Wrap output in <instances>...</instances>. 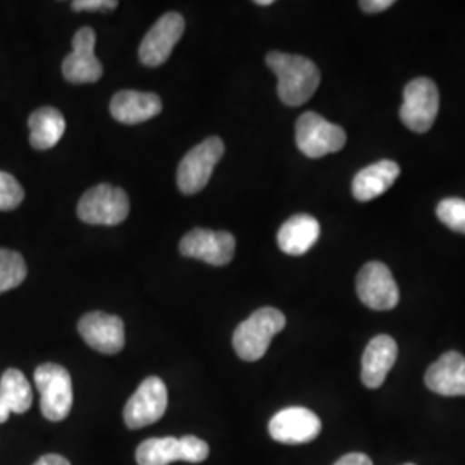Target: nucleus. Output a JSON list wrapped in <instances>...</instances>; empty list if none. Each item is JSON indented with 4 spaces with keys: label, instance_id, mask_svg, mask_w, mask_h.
I'll list each match as a JSON object with an SVG mask.
<instances>
[{
    "label": "nucleus",
    "instance_id": "7",
    "mask_svg": "<svg viewBox=\"0 0 465 465\" xmlns=\"http://www.w3.org/2000/svg\"><path fill=\"white\" fill-rule=\"evenodd\" d=\"M440 111L438 86L430 78H416L403 90V104L400 107V119L403 124L416 132L426 134L434 124Z\"/></svg>",
    "mask_w": 465,
    "mask_h": 465
},
{
    "label": "nucleus",
    "instance_id": "2",
    "mask_svg": "<svg viewBox=\"0 0 465 465\" xmlns=\"http://www.w3.org/2000/svg\"><path fill=\"white\" fill-rule=\"evenodd\" d=\"M286 326V317L274 307H262L243 321L232 334V349L247 362L261 361L272 338Z\"/></svg>",
    "mask_w": 465,
    "mask_h": 465
},
{
    "label": "nucleus",
    "instance_id": "31",
    "mask_svg": "<svg viewBox=\"0 0 465 465\" xmlns=\"http://www.w3.org/2000/svg\"><path fill=\"white\" fill-rule=\"evenodd\" d=\"M257 5H272V0H257Z\"/></svg>",
    "mask_w": 465,
    "mask_h": 465
},
{
    "label": "nucleus",
    "instance_id": "12",
    "mask_svg": "<svg viewBox=\"0 0 465 465\" xmlns=\"http://www.w3.org/2000/svg\"><path fill=\"white\" fill-rule=\"evenodd\" d=\"M184 32V19L178 13H167L155 21L140 44V61L145 66L164 64Z\"/></svg>",
    "mask_w": 465,
    "mask_h": 465
},
{
    "label": "nucleus",
    "instance_id": "8",
    "mask_svg": "<svg viewBox=\"0 0 465 465\" xmlns=\"http://www.w3.org/2000/svg\"><path fill=\"white\" fill-rule=\"evenodd\" d=\"M361 302L372 311H391L399 305L400 290L391 271L382 262H367L357 276Z\"/></svg>",
    "mask_w": 465,
    "mask_h": 465
},
{
    "label": "nucleus",
    "instance_id": "22",
    "mask_svg": "<svg viewBox=\"0 0 465 465\" xmlns=\"http://www.w3.org/2000/svg\"><path fill=\"white\" fill-rule=\"evenodd\" d=\"M183 460L180 438H149L136 449L138 465H169Z\"/></svg>",
    "mask_w": 465,
    "mask_h": 465
},
{
    "label": "nucleus",
    "instance_id": "21",
    "mask_svg": "<svg viewBox=\"0 0 465 465\" xmlns=\"http://www.w3.org/2000/svg\"><path fill=\"white\" fill-rule=\"evenodd\" d=\"M30 145L36 150L55 147L66 132V119L55 107H40L28 119Z\"/></svg>",
    "mask_w": 465,
    "mask_h": 465
},
{
    "label": "nucleus",
    "instance_id": "32",
    "mask_svg": "<svg viewBox=\"0 0 465 465\" xmlns=\"http://www.w3.org/2000/svg\"><path fill=\"white\" fill-rule=\"evenodd\" d=\"M405 465H414V464H405Z\"/></svg>",
    "mask_w": 465,
    "mask_h": 465
},
{
    "label": "nucleus",
    "instance_id": "3",
    "mask_svg": "<svg viewBox=\"0 0 465 465\" xmlns=\"http://www.w3.org/2000/svg\"><path fill=\"white\" fill-rule=\"evenodd\" d=\"M35 386L40 391V409L50 422L64 420L73 409V381L66 367L42 364L35 371Z\"/></svg>",
    "mask_w": 465,
    "mask_h": 465
},
{
    "label": "nucleus",
    "instance_id": "15",
    "mask_svg": "<svg viewBox=\"0 0 465 465\" xmlns=\"http://www.w3.org/2000/svg\"><path fill=\"white\" fill-rule=\"evenodd\" d=\"M426 386L441 397H465V357L450 350L430 366Z\"/></svg>",
    "mask_w": 465,
    "mask_h": 465
},
{
    "label": "nucleus",
    "instance_id": "26",
    "mask_svg": "<svg viewBox=\"0 0 465 465\" xmlns=\"http://www.w3.org/2000/svg\"><path fill=\"white\" fill-rule=\"evenodd\" d=\"M180 447H182L183 462H190V464L203 462L211 453L209 445L203 440H200L197 436H192V434L180 438Z\"/></svg>",
    "mask_w": 465,
    "mask_h": 465
},
{
    "label": "nucleus",
    "instance_id": "20",
    "mask_svg": "<svg viewBox=\"0 0 465 465\" xmlns=\"http://www.w3.org/2000/svg\"><path fill=\"white\" fill-rule=\"evenodd\" d=\"M34 403V391L19 369H7L0 378V424L11 414H25Z\"/></svg>",
    "mask_w": 465,
    "mask_h": 465
},
{
    "label": "nucleus",
    "instance_id": "11",
    "mask_svg": "<svg viewBox=\"0 0 465 465\" xmlns=\"http://www.w3.org/2000/svg\"><path fill=\"white\" fill-rule=\"evenodd\" d=\"M97 36L90 26L80 28L73 36V52L63 61V74L69 84H95L104 67L95 55Z\"/></svg>",
    "mask_w": 465,
    "mask_h": 465
},
{
    "label": "nucleus",
    "instance_id": "18",
    "mask_svg": "<svg viewBox=\"0 0 465 465\" xmlns=\"http://www.w3.org/2000/svg\"><path fill=\"white\" fill-rule=\"evenodd\" d=\"M400 166L393 161H380L376 164L361 169L351 183L353 197L361 202L381 197L399 180Z\"/></svg>",
    "mask_w": 465,
    "mask_h": 465
},
{
    "label": "nucleus",
    "instance_id": "23",
    "mask_svg": "<svg viewBox=\"0 0 465 465\" xmlns=\"http://www.w3.org/2000/svg\"><path fill=\"white\" fill-rule=\"evenodd\" d=\"M28 267L19 252L0 249V295L15 290L26 280Z\"/></svg>",
    "mask_w": 465,
    "mask_h": 465
},
{
    "label": "nucleus",
    "instance_id": "14",
    "mask_svg": "<svg viewBox=\"0 0 465 465\" xmlns=\"http://www.w3.org/2000/svg\"><path fill=\"white\" fill-rule=\"evenodd\" d=\"M84 343L100 353L114 355L124 349V322L121 317L105 312L84 314L78 322Z\"/></svg>",
    "mask_w": 465,
    "mask_h": 465
},
{
    "label": "nucleus",
    "instance_id": "19",
    "mask_svg": "<svg viewBox=\"0 0 465 465\" xmlns=\"http://www.w3.org/2000/svg\"><path fill=\"white\" fill-rule=\"evenodd\" d=\"M321 226L316 217L297 214L290 217L278 232V247L286 255H303L316 245Z\"/></svg>",
    "mask_w": 465,
    "mask_h": 465
},
{
    "label": "nucleus",
    "instance_id": "6",
    "mask_svg": "<svg viewBox=\"0 0 465 465\" xmlns=\"http://www.w3.org/2000/svg\"><path fill=\"white\" fill-rule=\"evenodd\" d=\"M223 155L224 142L217 136L203 140L184 155L176 174V182L184 195L199 193L200 190L207 186Z\"/></svg>",
    "mask_w": 465,
    "mask_h": 465
},
{
    "label": "nucleus",
    "instance_id": "1",
    "mask_svg": "<svg viewBox=\"0 0 465 465\" xmlns=\"http://www.w3.org/2000/svg\"><path fill=\"white\" fill-rule=\"evenodd\" d=\"M266 63L278 76V95L282 104L297 107L316 94L321 73L311 59L274 50L267 54Z\"/></svg>",
    "mask_w": 465,
    "mask_h": 465
},
{
    "label": "nucleus",
    "instance_id": "10",
    "mask_svg": "<svg viewBox=\"0 0 465 465\" xmlns=\"http://www.w3.org/2000/svg\"><path fill=\"white\" fill-rule=\"evenodd\" d=\"M236 240L232 232L197 228L186 232L180 242L184 257L199 259L211 266H228L234 257Z\"/></svg>",
    "mask_w": 465,
    "mask_h": 465
},
{
    "label": "nucleus",
    "instance_id": "17",
    "mask_svg": "<svg viewBox=\"0 0 465 465\" xmlns=\"http://www.w3.org/2000/svg\"><path fill=\"white\" fill-rule=\"evenodd\" d=\"M161 111L163 100L149 92L123 90L111 100V114L123 124H140L161 114Z\"/></svg>",
    "mask_w": 465,
    "mask_h": 465
},
{
    "label": "nucleus",
    "instance_id": "5",
    "mask_svg": "<svg viewBox=\"0 0 465 465\" xmlns=\"http://www.w3.org/2000/svg\"><path fill=\"white\" fill-rule=\"evenodd\" d=\"M300 152L309 159H321L345 147L347 134L341 126L332 124L317 113H303L295 126Z\"/></svg>",
    "mask_w": 465,
    "mask_h": 465
},
{
    "label": "nucleus",
    "instance_id": "13",
    "mask_svg": "<svg viewBox=\"0 0 465 465\" xmlns=\"http://www.w3.org/2000/svg\"><path fill=\"white\" fill-rule=\"evenodd\" d=\"M321 430V419L305 407L282 409L269 420L271 438L284 445H302L314 441Z\"/></svg>",
    "mask_w": 465,
    "mask_h": 465
},
{
    "label": "nucleus",
    "instance_id": "16",
    "mask_svg": "<svg viewBox=\"0 0 465 465\" xmlns=\"http://www.w3.org/2000/svg\"><path fill=\"white\" fill-rule=\"evenodd\" d=\"M399 357V345L388 334H378L367 343L362 355V382L376 390L386 381L388 372L395 366Z\"/></svg>",
    "mask_w": 465,
    "mask_h": 465
},
{
    "label": "nucleus",
    "instance_id": "28",
    "mask_svg": "<svg viewBox=\"0 0 465 465\" xmlns=\"http://www.w3.org/2000/svg\"><path fill=\"white\" fill-rule=\"evenodd\" d=\"M359 5L362 7L364 13L378 15V13L390 9L393 5V0H362V2H359Z\"/></svg>",
    "mask_w": 465,
    "mask_h": 465
},
{
    "label": "nucleus",
    "instance_id": "9",
    "mask_svg": "<svg viewBox=\"0 0 465 465\" xmlns=\"http://www.w3.org/2000/svg\"><path fill=\"white\" fill-rule=\"evenodd\" d=\"M167 388L161 378L143 380L124 407V422L130 430H140L157 422L166 414Z\"/></svg>",
    "mask_w": 465,
    "mask_h": 465
},
{
    "label": "nucleus",
    "instance_id": "24",
    "mask_svg": "<svg viewBox=\"0 0 465 465\" xmlns=\"http://www.w3.org/2000/svg\"><path fill=\"white\" fill-rule=\"evenodd\" d=\"M438 219L449 226L451 232L465 234V200L445 199L441 200L436 207Z\"/></svg>",
    "mask_w": 465,
    "mask_h": 465
},
{
    "label": "nucleus",
    "instance_id": "25",
    "mask_svg": "<svg viewBox=\"0 0 465 465\" xmlns=\"http://www.w3.org/2000/svg\"><path fill=\"white\" fill-rule=\"evenodd\" d=\"M25 199V190L16 178L0 171V211H15Z\"/></svg>",
    "mask_w": 465,
    "mask_h": 465
},
{
    "label": "nucleus",
    "instance_id": "4",
    "mask_svg": "<svg viewBox=\"0 0 465 465\" xmlns=\"http://www.w3.org/2000/svg\"><path fill=\"white\" fill-rule=\"evenodd\" d=\"M76 213L86 224L116 226L130 214V199L123 188L100 183L84 193Z\"/></svg>",
    "mask_w": 465,
    "mask_h": 465
},
{
    "label": "nucleus",
    "instance_id": "29",
    "mask_svg": "<svg viewBox=\"0 0 465 465\" xmlns=\"http://www.w3.org/2000/svg\"><path fill=\"white\" fill-rule=\"evenodd\" d=\"M334 465H372V460L367 457L366 453H349L336 460Z\"/></svg>",
    "mask_w": 465,
    "mask_h": 465
},
{
    "label": "nucleus",
    "instance_id": "27",
    "mask_svg": "<svg viewBox=\"0 0 465 465\" xmlns=\"http://www.w3.org/2000/svg\"><path fill=\"white\" fill-rule=\"evenodd\" d=\"M117 7L116 0H76L73 2V9L76 13L82 11H114Z\"/></svg>",
    "mask_w": 465,
    "mask_h": 465
},
{
    "label": "nucleus",
    "instance_id": "30",
    "mask_svg": "<svg viewBox=\"0 0 465 465\" xmlns=\"http://www.w3.org/2000/svg\"><path fill=\"white\" fill-rule=\"evenodd\" d=\"M34 465H71L66 457L63 455H57V453H49V455H44L40 457Z\"/></svg>",
    "mask_w": 465,
    "mask_h": 465
}]
</instances>
